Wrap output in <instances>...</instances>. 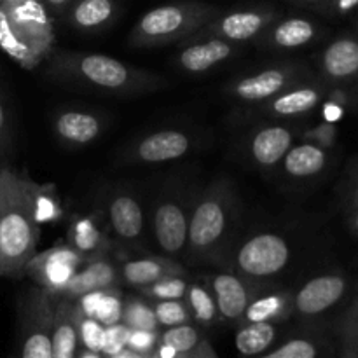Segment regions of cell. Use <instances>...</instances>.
Returning a JSON list of instances; mask_svg holds the SVG:
<instances>
[{
	"label": "cell",
	"instance_id": "cell-32",
	"mask_svg": "<svg viewBox=\"0 0 358 358\" xmlns=\"http://www.w3.org/2000/svg\"><path fill=\"white\" fill-rule=\"evenodd\" d=\"M255 358H324V350L318 339L310 336H297L287 339L278 348Z\"/></svg>",
	"mask_w": 358,
	"mask_h": 358
},
{
	"label": "cell",
	"instance_id": "cell-27",
	"mask_svg": "<svg viewBox=\"0 0 358 358\" xmlns=\"http://www.w3.org/2000/svg\"><path fill=\"white\" fill-rule=\"evenodd\" d=\"M322 69L331 79L341 80L358 72V42L338 38L322 55Z\"/></svg>",
	"mask_w": 358,
	"mask_h": 358
},
{
	"label": "cell",
	"instance_id": "cell-37",
	"mask_svg": "<svg viewBox=\"0 0 358 358\" xmlns=\"http://www.w3.org/2000/svg\"><path fill=\"white\" fill-rule=\"evenodd\" d=\"M14 147H16V133H14L13 112L0 91V164H9Z\"/></svg>",
	"mask_w": 358,
	"mask_h": 358
},
{
	"label": "cell",
	"instance_id": "cell-48",
	"mask_svg": "<svg viewBox=\"0 0 358 358\" xmlns=\"http://www.w3.org/2000/svg\"><path fill=\"white\" fill-rule=\"evenodd\" d=\"M0 276H3V275H2V268H0Z\"/></svg>",
	"mask_w": 358,
	"mask_h": 358
},
{
	"label": "cell",
	"instance_id": "cell-31",
	"mask_svg": "<svg viewBox=\"0 0 358 358\" xmlns=\"http://www.w3.org/2000/svg\"><path fill=\"white\" fill-rule=\"evenodd\" d=\"M121 322L129 329L138 331H161L154 315L152 303L147 297H126L122 301Z\"/></svg>",
	"mask_w": 358,
	"mask_h": 358
},
{
	"label": "cell",
	"instance_id": "cell-1",
	"mask_svg": "<svg viewBox=\"0 0 358 358\" xmlns=\"http://www.w3.org/2000/svg\"><path fill=\"white\" fill-rule=\"evenodd\" d=\"M44 65L55 83L103 96H142L166 86L164 77L100 52L52 49Z\"/></svg>",
	"mask_w": 358,
	"mask_h": 358
},
{
	"label": "cell",
	"instance_id": "cell-42",
	"mask_svg": "<svg viewBox=\"0 0 358 358\" xmlns=\"http://www.w3.org/2000/svg\"><path fill=\"white\" fill-rule=\"evenodd\" d=\"M42 2H44V6L48 7V10H51V13H56V14H62V13H66V9L72 6L73 0H42Z\"/></svg>",
	"mask_w": 358,
	"mask_h": 358
},
{
	"label": "cell",
	"instance_id": "cell-11",
	"mask_svg": "<svg viewBox=\"0 0 358 358\" xmlns=\"http://www.w3.org/2000/svg\"><path fill=\"white\" fill-rule=\"evenodd\" d=\"M194 136L182 129H159L143 135L129 143L119 156L124 166H150V164L171 163L191 152Z\"/></svg>",
	"mask_w": 358,
	"mask_h": 358
},
{
	"label": "cell",
	"instance_id": "cell-38",
	"mask_svg": "<svg viewBox=\"0 0 358 358\" xmlns=\"http://www.w3.org/2000/svg\"><path fill=\"white\" fill-rule=\"evenodd\" d=\"M122 301H124V297H122V292L119 290V287L103 290L100 303H98L96 313H94V318L101 325H105V327L121 322Z\"/></svg>",
	"mask_w": 358,
	"mask_h": 358
},
{
	"label": "cell",
	"instance_id": "cell-5",
	"mask_svg": "<svg viewBox=\"0 0 358 358\" xmlns=\"http://www.w3.org/2000/svg\"><path fill=\"white\" fill-rule=\"evenodd\" d=\"M219 13V7L196 0L163 3L140 16L129 31L128 44L143 49L184 42Z\"/></svg>",
	"mask_w": 358,
	"mask_h": 358
},
{
	"label": "cell",
	"instance_id": "cell-21",
	"mask_svg": "<svg viewBox=\"0 0 358 358\" xmlns=\"http://www.w3.org/2000/svg\"><path fill=\"white\" fill-rule=\"evenodd\" d=\"M322 93L310 84H294L271 100L257 105V114L271 119H289L308 114L320 101Z\"/></svg>",
	"mask_w": 358,
	"mask_h": 358
},
{
	"label": "cell",
	"instance_id": "cell-20",
	"mask_svg": "<svg viewBox=\"0 0 358 358\" xmlns=\"http://www.w3.org/2000/svg\"><path fill=\"white\" fill-rule=\"evenodd\" d=\"M317 37V27L306 17H278L268 27V30L257 38L259 48L271 51H290V49L308 45Z\"/></svg>",
	"mask_w": 358,
	"mask_h": 358
},
{
	"label": "cell",
	"instance_id": "cell-46",
	"mask_svg": "<svg viewBox=\"0 0 358 358\" xmlns=\"http://www.w3.org/2000/svg\"><path fill=\"white\" fill-rule=\"evenodd\" d=\"M294 2H299V3H320L324 0H294Z\"/></svg>",
	"mask_w": 358,
	"mask_h": 358
},
{
	"label": "cell",
	"instance_id": "cell-24",
	"mask_svg": "<svg viewBox=\"0 0 358 358\" xmlns=\"http://www.w3.org/2000/svg\"><path fill=\"white\" fill-rule=\"evenodd\" d=\"M117 13L115 0H73L66 9V21L73 30L94 34L110 27Z\"/></svg>",
	"mask_w": 358,
	"mask_h": 358
},
{
	"label": "cell",
	"instance_id": "cell-8",
	"mask_svg": "<svg viewBox=\"0 0 358 358\" xmlns=\"http://www.w3.org/2000/svg\"><path fill=\"white\" fill-rule=\"evenodd\" d=\"M290 262V245L280 233H257L241 241L233 257V269L252 282L280 275Z\"/></svg>",
	"mask_w": 358,
	"mask_h": 358
},
{
	"label": "cell",
	"instance_id": "cell-25",
	"mask_svg": "<svg viewBox=\"0 0 358 358\" xmlns=\"http://www.w3.org/2000/svg\"><path fill=\"white\" fill-rule=\"evenodd\" d=\"M294 315V294L287 290H269L261 292L252 299L245 311L240 324H254V322H280L287 320Z\"/></svg>",
	"mask_w": 358,
	"mask_h": 358
},
{
	"label": "cell",
	"instance_id": "cell-33",
	"mask_svg": "<svg viewBox=\"0 0 358 358\" xmlns=\"http://www.w3.org/2000/svg\"><path fill=\"white\" fill-rule=\"evenodd\" d=\"M203 341V336L198 327L189 322V324L175 325V327H168L159 332V345H166L173 348L175 352L180 355H189L199 343Z\"/></svg>",
	"mask_w": 358,
	"mask_h": 358
},
{
	"label": "cell",
	"instance_id": "cell-41",
	"mask_svg": "<svg viewBox=\"0 0 358 358\" xmlns=\"http://www.w3.org/2000/svg\"><path fill=\"white\" fill-rule=\"evenodd\" d=\"M187 358H219V357H217L215 350H213V346L210 345V341L203 339V341L199 343L191 353H189Z\"/></svg>",
	"mask_w": 358,
	"mask_h": 358
},
{
	"label": "cell",
	"instance_id": "cell-4",
	"mask_svg": "<svg viewBox=\"0 0 358 358\" xmlns=\"http://www.w3.org/2000/svg\"><path fill=\"white\" fill-rule=\"evenodd\" d=\"M0 49L35 69L55 49V27L42 0H0Z\"/></svg>",
	"mask_w": 358,
	"mask_h": 358
},
{
	"label": "cell",
	"instance_id": "cell-34",
	"mask_svg": "<svg viewBox=\"0 0 358 358\" xmlns=\"http://www.w3.org/2000/svg\"><path fill=\"white\" fill-rule=\"evenodd\" d=\"M187 285L189 283L185 282L184 276H166V278L157 280V282L140 289V294L150 301L184 299Z\"/></svg>",
	"mask_w": 358,
	"mask_h": 358
},
{
	"label": "cell",
	"instance_id": "cell-39",
	"mask_svg": "<svg viewBox=\"0 0 358 358\" xmlns=\"http://www.w3.org/2000/svg\"><path fill=\"white\" fill-rule=\"evenodd\" d=\"M128 336L129 327H126L122 322H117V324L105 327L103 346H101L100 355L108 358L115 355V353H119L121 350H124L126 345H128Z\"/></svg>",
	"mask_w": 358,
	"mask_h": 358
},
{
	"label": "cell",
	"instance_id": "cell-22",
	"mask_svg": "<svg viewBox=\"0 0 358 358\" xmlns=\"http://www.w3.org/2000/svg\"><path fill=\"white\" fill-rule=\"evenodd\" d=\"M121 282L128 287L140 290L150 283L163 280L166 276H185V268L175 259L166 255H157V257H140L129 259L122 262L119 268Z\"/></svg>",
	"mask_w": 358,
	"mask_h": 358
},
{
	"label": "cell",
	"instance_id": "cell-35",
	"mask_svg": "<svg viewBox=\"0 0 358 358\" xmlns=\"http://www.w3.org/2000/svg\"><path fill=\"white\" fill-rule=\"evenodd\" d=\"M150 303H152V310L154 315H156L157 324H159V329L175 327V325L191 322V313H189L184 299L150 301Z\"/></svg>",
	"mask_w": 358,
	"mask_h": 358
},
{
	"label": "cell",
	"instance_id": "cell-7",
	"mask_svg": "<svg viewBox=\"0 0 358 358\" xmlns=\"http://www.w3.org/2000/svg\"><path fill=\"white\" fill-rule=\"evenodd\" d=\"M55 296L31 287L17 301V358H52Z\"/></svg>",
	"mask_w": 358,
	"mask_h": 358
},
{
	"label": "cell",
	"instance_id": "cell-13",
	"mask_svg": "<svg viewBox=\"0 0 358 358\" xmlns=\"http://www.w3.org/2000/svg\"><path fill=\"white\" fill-rule=\"evenodd\" d=\"M105 212L112 234L119 243L136 247L145 238V212L138 192L119 185L105 194Z\"/></svg>",
	"mask_w": 358,
	"mask_h": 358
},
{
	"label": "cell",
	"instance_id": "cell-2",
	"mask_svg": "<svg viewBox=\"0 0 358 358\" xmlns=\"http://www.w3.org/2000/svg\"><path fill=\"white\" fill-rule=\"evenodd\" d=\"M37 187L24 173L0 164V268L9 278L24 276L38 243Z\"/></svg>",
	"mask_w": 358,
	"mask_h": 358
},
{
	"label": "cell",
	"instance_id": "cell-44",
	"mask_svg": "<svg viewBox=\"0 0 358 358\" xmlns=\"http://www.w3.org/2000/svg\"><path fill=\"white\" fill-rule=\"evenodd\" d=\"M343 110L339 107H336V105H329L327 110H325V117H327V122H334L338 121L339 117H341Z\"/></svg>",
	"mask_w": 358,
	"mask_h": 358
},
{
	"label": "cell",
	"instance_id": "cell-36",
	"mask_svg": "<svg viewBox=\"0 0 358 358\" xmlns=\"http://www.w3.org/2000/svg\"><path fill=\"white\" fill-rule=\"evenodd\" d=\"M76 318H77V329H79V339L80 346L84 352L98 353L100 355L101 346H103V336H105V325H101L96 318L86 317V315L79 313L76 308Z\"/></svg>",
	"mask_w": 358,
	"mask_h": 358
},
{
	"label": "cell",
	"instance_id": "cell-6",
	"mask_svg": "<svg viewBox=\"0 0 358 358\" xmlns=\"http://www.w3.org/2000/svg\"><path fill=\"white\" fill-rule=\"evenodd\" d=\"M198 192L182 182L164 185L150 210V231L163 255L177 259L187 247L189 217Z\"/></svg>",
	"mask_w": 358,
	"mask_h": 358
},
{
	"label": "cell",
	"instance_id": "cell-17",
	"mask_svg": "<svg viewBox=\"0 0 358 358\" xmlns=\"http://www.w3.org/2000/svg\"><path fill=\"white\" fill-rule=\"evenodd\" d=\"M346 292V282L338 275H322L304 283L294 294V315L315 318L325 313L341 301Z\"/></svg>",
	"mask_w": 358,
	"mask_h": 358
},
{
	"label": "cell",
	"instance_id": "cell-9",
	"mask_svg": "<svg viewBox=\"0 0 358 358\" xmlns=\"http://www.w3.org/2000/svg\"><path fill=\"white\" fill-rule=\"evenodd\" d=\"M280 17V13L275 7L259 6L248 9H236L229 13L220 10L212 21L192 34L187 41L194 38H222L233 44L257 41L273 21ZM185 42V41H184Z\"/></svg>",
	"mask_w": 358,
	"mask_h": 358
},
{
	"label": "cell",
	"instance_id": "cell-19",
	"mask_svg": "<svg viewBox=\"0 0 358 358\" xmlns=\"http://www.w3.org/2000/svg\"><path fill=\"white\" fill-rule=\"evenodd\" d=\"M119 283H121V275L114 261L108 259V254L96 255V257L86 259L63 296L69 299H77L87 292L114 289V287H119Z\"/></svg>",
	"mask_w": 358,
	"mask_h": 358
},
{
	"label": "cell",
	"instance_id": "cell-26",
	"mask_svg": "<svg viewBox=\"0 0 358 358\" xmlns=\"http://www.w3.org/2000/svg\"><path fill=\"white\" fill-rule=\"evenodd\" d=\"M66 243L76 248L86 259L108 254V250H110L108 248L110 247V240L98 227V222L94 217H77L70 224L69 241Z\"/></svg>",
	"mask_w": 358,
	"mask_h": 358
},
{
	"label": "cell",
	"instance_id": "cell-10",
	"mask_svg": "<svg viewBox=\"0 0 358 358\" xmlns=\"http://www.w3.org/2000/svg\"><path fill=\"white\" fill-rule=\"evenodd\" d=\"M86 262V257L69 243H58L44 252H37L28 261L24 276L52 296H63L69 283Z\"/></svg>",
	"mask_w": 358,
	"mask_h": 358
},
{
	"label": "cell",
	"instance_id": "cell-16",
	"mask_svg": "<svg viewBox=\"0 0 358 358\" xmlns=\"http://www.w3.org/2000/svg\"><path fill=\"white\" fill-rule=\"evenodd\" d=\"M241 51V44L222 38H194L182 42V49L175 56V65L185 73H205L234 58Z\"/></svg>",
	"mask_w": 358,
	"mask_h": 358
},
{
	"label": "cell",
	"instance_id": "cell-40",
	"mask_svg": "<svg viewBox=\"0 0 358 358\" xmlns=\"http://www.w3.org/2000/svg\"><path fill=\"white\" fill-rule=\"evenodd\" d=\"M159 332L161 331H138V329H129L126 348L143 353V355H152L156 352L157 341H159Z\"/></svg>",
	"mask_w": 358,
	"mask_h": 358
},
{
	"label": "cell",
	"instance_id": "cell-28",
	"mask_svg": "<svg viewBox=\"0 0 358 358\" xmlns=\"http://www.w3.org/2000/svg\"><path fill=\"white\" fill-rule=\"evenodd\" d=\"M325 163H327V156H325L324 147L308 142L290 147L280 164L289 177L308 178L320 173L325 168Z\"/></svg>",
	"mask_w": 358,
	"mask_h": 358
},
{
	"label": "cell",
	"instance_id": "cell-15",
	"mask_svg": "<svg viewBox=\"0 0 358 358\" xmlns=\"http://www.w3.org/2000/svg\"><path fill=\"white\" fill-rule=\"evenodd\" d=\"M105 119L98 112L84 108H62L51 117L56 142L65 149H83L100 138Z\"/></svg>",
	"mask_w": 358,
	"mask_h": 358
},
{
	"label": "cell",
	"instance_id": "cell-43",
	"mask_svg": "<svg viewBox=\"0 0 358 358\" xmlns=\"http://www.w3.org/2000/svg\"><path fill=\"white\" fill-rule=\"evenodd\" d=\"M108 358H152V355H143V353L133 352V350L124 348V350H121L119 353H115V355H112Z\"/></svg>",
	"mask_w": 358,
	"mask_h": 358
},
{
	"label": "cell",
	"instance_id": "cell-3",
	"mask_svg": "<svg viewBox=\"0 0 358 358\" xmlns=\"http://www.w3.org/2000/svg\"><path fill=\"white\" fill-rule=\"evenodd\" d=\"M238 194L229 178H215L194 198L185 254L192 262L219 261L238 220Z\"/></svg>",
	"mask_w": 358,
	"mask_h": 358
},
{
	"label": "cell",
	"instance_id": "cell-12",
	"mask_svg": "<svg viewBox=\"0 0 358 358\" xmlns=\"http://www.w3.org/2000/svg\"><path fill=\"white\" fill-rule=\"evenodd\" d=\"M301 83V69L294 63H280L259 72L236 77L226 86V94L234 101L261 105L287 87Z\"/></svg>",
	"mask_w": 358,
	"mask_h": 358
},
{
	"label": "cell",
	"instance_id": "cell-45",
	"mask_svg": "<svg viewBox=\"0 0 358 358\" xmlns=\"http://www.w3.org/2000/svg\"><path fill=\"white\" fill-rule=\"evenodd\" d=\"M355 3H358V0H339V7H341V9H350V7H353Z\"/></svg>",
	"mask_w": 358,
	"mask_h": 358
},
{
	"label": "cell",
	"instance_id": "cell-14",
	"mask_svg": "<svg viewBox=\"0 0 358 358\" xmlns=\"http://www.w3.org/2000/svg\"><path fill=\"white\" fill-rule=\"evenodd\" d=\"M208 289L215 299L220 320L240 325L248 304L257 296L261 285L243 278L236 271H224L212 276Z\"/></svg>",
	"mask_w": 358,
	"mask_h": 358
},
{
	"label": "cell",
	"instance_id": "cell-29",
	"mask_svg": "<svg viewBox=\"0 0 358 358\" xmlns=\"http://www.w3.org/2000/svg\"><path fill=\"white\" fill-rule=\"evenodd\" d=\"M276 339H278V324L254 322V324H240L234 345L243 358H255L268 352Z\"/></svg>",
	"mask_w": 358,
	"mask_h": 358
},
{
	"label": "cell",
	"instance_id": "cell-47",
	"mask_svg": "<svg viewBox=\"0 0 358 358\" xmlns=\"http://www.w3.org/2000/svg\"><path fill=\"white\" fill-rule=\"evenodd\" d=\"M357 229H358V215H357Z\"/></svg>",
	"mask_w": 358,
	"mask_h": 358
},
{
	"label": "cell",
	"instance_id": "cell-18",
	"mask_svg": "<svg viewBox=\"0 0 358 358\" xmlns=\"http://www.w3.org/2000/svg\"><path fill=\"white\" fill-rule=\"evenodd\" d=\"M296 133L285 124H268L259 128L250 136L247 152L261 168H275L282 163L285 154L294 145Z\"/></svg>",
	"mask_w": 358,
	"mask_h": 358
},
{
	"label": "cell",
	"instance_id": "cell-30",
	"mask_svg": "<svg viewBox=\"0 0 358 358\" xmlns=\"http://www.w3.org/2000/svg\"><path fill=\"white\" fill-rule=\"evenodd\" d=\"M184 303L187 306L189 313H191L192 320L198 322L199 325L212 327L220 320L219 310H217L212 292H210L208 287L201 285V283H189L187 290H185Z\"/></svg>",
	"mask_w": 358,
	"mask_h": 358
},
{
	"label": "cell",
	"instance_id": "cell-23",
	"mask_svg": "<svg viewBox=\"0 0 358 358\" xmlns=\"http://www.w3.org/2000/svg\"><path fill=\"white\" fill-rule=\"evenodd\" d=\"M79 329L76 303L65 296H55L52 317V358H79Z\"/></svg>",
	"mask_w": 358,
	"mask_h": 358
}]
</instances>
